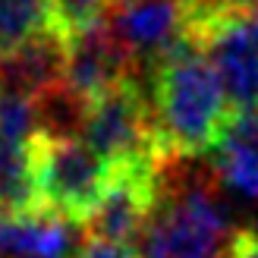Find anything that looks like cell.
I'll return each instance as SVG.
<instances>
[{
    "instance_id": "1",
    "label": "cell",
    "mask_w": 258,
    "mask_h": 258,
    "mask_svg": "<svg viewBox=\"0 0 258 258\" xmlns=\"http://www.w3.org/2000/svg\"><path fill=\"white\" fill-rule=\"evenodd\" d=\"M148 101L170 161L208 154L233 113L221 76L192 35L151 70Z\"/></svg>"
},
{
    "instance_id": "2",
    "label": "cell",
    "mask_w": 258,
    "mask_h": 258,
    "mask_svg": "<svg viewBox=\"0 0 258 258\" xmlns=\"http://www.w3.org/2000/svg\"><path fill=\"white\" fill-rule=\"evenodd\" d=\"M233 236L236 230L208 186H164L136 239V258H227Z\"/></svg>"
},
{
    "instance_id": "3",
    "label": "cell",
    "mask_w": 258,
    "mask_h": 258,
    "mask_svg": "<svg viewBox=\"0 0 258 258\" xmlns=\"http://www.w3.org/2000/svg\"><path fill=\"white\" fill-rule=\"evenodd\" d=\"M29 158L38 208L82 227L107 192L113 167L79 136L44 129L29 145Z\"/></svg>"
},
{
    "instance_id": "4",
    "label": "cell",
    "mask_w": 258,
    "mask_h": 258,
    "mask_svg": "<svg viewBox=\"0 0 258 258\" xmlns=\"http://www.w3.org/2000/svg\"><path fill=\"white\" fill-rule=\"evenodd\" d=\"M79 136L110 167L126 164H158L164 167L167 151L154 126L148 92L139 79H129L82 107Z\"/></svg>"
},
{
    "instance_id": "5",
    "label": "cell",
    "mask_w": 258,
    "mask_h": 258,
    "mask_svg": "<svg viewBox=\"0 0 258 258\" xmlns=\"http://www.w3.org/2000/svg\"><path fill=\"white\" fill-rule=\"evenodd\" d=\"M104 22L136 67L154 70L192 35V0H110Z\"/></svg>"
},
{
    "instance_id": "6",
    "label": "cell",
    "mask_w": 258,
    "mask_h": 258,
    "mask_svg": "<svg viewBox=\"0 0 258 258\" xmlns=\"http://www.w3.org/2000/svg\"><path fill=\"white\" fill-rule=\"evenodd\" d=\"M192 38L221 76L230 107L258 104V7L192 25Z\"/></svg>"
},
{
    "instance_id": "7",
    "label": "cell",
    "mask_w": 258,
    "mask_h": 258,
    "mask_svg": "<svg viewBox=\"0 0 258 258\" xmlns=\"http://www.w3.org/2000/svg\"><path fill=\"white\" fill-rule=\"evenodd\" d=\"M164 167L158 164H126L113 167L110 186L95 205V211L88 214L82 224L85 239L98 242H117L129 246L136 242L142 227L148 224L151 211L158 208L161 192H164Z\"/></svg>"
},
{
    "instance_id": "8",
    "label": "cell",
    "mask_w": 258,
    "mask_h": 258,
    "mask_svg": "<svg viewBox=\"0 0 258 258\" xmlns=\"http://www.w3.org/2000/svg\"><path fill=\"white\" fill-rule=\"evenodd\" d=\"M133 57L113 38L107 22L101 19L88 29L67 38V70H63V92L85 107L88 101L101 98L104 92L117 88L136 76Z\"/></svg>"
},
{
    "instance_id": "9",
    "label": "cell",
    "mask_w": 258,
    "mask_h": 258,
    "mask_svg": "<svg viewBox=\"0 0 258 258\" xmlns=\"http://www.w3.org/2000/svg\"><path fill=\"white\" fill-rule=\"evenodd\" d=\"M63 70H67V35L44 29L13 54L0 57V92H19L41 101L44 95L63 88Z\"/></svg>"
},
{
    "instance_id": "10",
    "label": "cell",
    "mask_w": 258,
    "mask_h": 258,
    "mask_svg": "<svg viewBox=\"0 0 258 258\" xmlns=\"http://www.w3.org/2000/svg\"><path fill=\"white\" fill-rule=\"evenodd\" d=\"M208 154L217 179L230 192L258 202V104L230 113L221 139Z\"/></svg>"
},
{
    "instance_id": "11",
    "label": "cell",
    "mask_w": 258,
    "mask_h": 258,
    "mask_svg": "<svg viewBox=\"0 0 258 258\" xmlns=\"http://www.w3.org/2000/svg\"><path fill=\"white\" fill-rule=\"evenodd\" d=\"M76 227L50 211H0V258H67Z\"/></svg>"
},
{
    "instance_id": "12",
    "label": "cell",
    "mask_w": 258,
    "mask_h": 258,
    "mask_svg": "<svg viewBox=\"0 0 258 258\" xmlns=\"http://www.w3.org/2000/svg\"><path fill=\"white\" fill-rule=\"evenodd\" d=\"M44 29H54L50 0H0V57L13 54Z\"/></svg>"
},
{
    "instance_id": "13",
    "label": "cell",
    "mask_w": 258,
    "mask_h": 258,
    "mask_svg": "<svg viewBox=\"0 0 258 258\" xmlns=\"http://www.w3.org/2000/svg\"><path fill=\"white\" fill-rule=\"evenodd\" d=\"M41 133L38 101L19 92H0V148H29Z\"/></svg>"
},
{
    "instance_id": "14",
    "label": "cell",
    "mask_w": 258,
    "mask_h": 258,
    "mask_svg": "<svg viewBox=\"0 0 258 258\" xmlns=\"http://www.w3.org/2000/svg\"><path fill=\"white\" fill-rule=\"evenodd\" d=\"M110 0H50V16L60 35H76L104 19Z\"/></svg>"
},
{
    "instance_id": "15",
    "label": "cell",
    "mask_w": 258,
    "mask_h": 258,
    "mask_svg": "<svg viewBox=\"0 0 258 258\" xmlns=\"http://www.w3.org/2000/svg\"><path fill=\"white\" fill-rule=\"evenodd\" d=\"M252 7H258V0H192V25L233 16V13L252 10Z\"/></svg>"
},
{
    "instance_id": "16",
    "label": "cell",
    "mask_w": 258,
    "mask_h": 258,
    "mask_svg": "<svg viewBox=\"0 0 258 258\" xmlns=\"http://www.w3.org/2000/svg\"><path fill=\"white\" fill-rule=\"evenodd\" d=\"M73 258H136V249L133 246H117V242L85 239V246L76 252Z\"/></svg>"
},
{
    "instance_id": "17",
    "label": "cell",
    "mask_w": 258,
    "mask_h": 258,
    "mask_svg": "<svg viewBox=\"0 0 258 258\" xmlns=\"http://www.w3.org/2000/svg\"><path fill=\"white\" fill-rule=\"evenodd\" d=\"M236 239H239L249 252H255V255H258V217H255V221H252L246 230H236Z\"/></svg>"
},
{
    "instance_id": "18",
    "label": "cell",
    "mask_w": 258,
    "mask_h": 258,
    "mask_svg": "<svg viewBox=\"0 0 258 258\" xmlns=\"http://www.w3.org/2000/svg\"><path fill=\"white\" fill-rule=\"evenodd\" d=\"M227 258H258V255H255V252H249V249H246V246H242V242L233 236V246H230Z\"/></svg>"
}]
</instances>
